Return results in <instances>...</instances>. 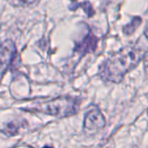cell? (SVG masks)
I'll use <instances>...</instances> for the list:
<instances>
[{
    "label": "cell",
    "instance_id": "9c48e42d",
    "mask_svg": "<svg viewBox=\"0 0 148 148\" xmlns=\"http://www.w3.org/2000/svg\"><path fill=\"white\" fill-rule=\"evenodd\" d=\"M17 4L23 5V6H28V5H31L34 4L35 3H36L38 0H14Z\"/></svg>",
    "mask_w": 148,
    "mask_h": 148
},
{
    "label": "cell",
    "instance_id": "52a82bcc",
    "mask_svg": "<svg viewBox=\"0 0 148 148\" xmlns=\"http://www.w3.org/2000/svg\"><path fill=\"white\" fill-rule=\"evenodd\" d=\"M78 8H82L83 10L85 11V13L87 14V16L88 17L93 16L95 15V10L91 4V3L89 1H84L82 3H80L78 4H75V5H71L70 6V10H76Z\"/></svg>",
    "mask_w": 148,
    "mask_h": 148
},
{
    "label": "cell",
    "instance_id": "ba28073f",
    "mask_svg": "<svg viewBox=\"0 0 148 148\" xmlns=\"http://www.w3.org/2000/svg\"><path fill=\"white\" fill-rule=\"evenodd\" d=\"M17 131H18L17 125L15 122H10L4 127L3 133H4L5 134H7L9 136H12V135H15L17 133Z\"/></svg>",
    "mask_w": 148,
    "mask_h": 148
},
{
    "label": "cell",
    "instance_id": "5bb4252c",
    "mask_svg": "<svg viewBox=\"0 0 148 148\" xmlns=\"http://www.w3.org/2000/svg\"><path fill=\"white\" fill-rule=\"evenodd\" d=\"M147 115H148V109L147 110Z\"/></svg>",
    "mask_w": 148,
    "mask_h": 148
},
{
    "label": "cell",
    "instance_id": "277c9868",
    "mask_svg": "<svg viewBox=\"0 0 148 148\" xmlns=\"http://www.w3.org/2000/svg\"><path fill=\"white\" fill-rule=\"evenodd\" d=\"M16 55V48L11 40H6L0 45V82Z\"/></svg>",
    "mask_w": 148,
    "mask_h": 148
},
{
    "label": "cell",
    "instance_id": "5b68a950",
    "mask_svg": "<svg viewBox=\"0 0 148 148\" xmlns=\"http://www.w3.org/2000/svg\"><path fill=\"white\" fill-rule=\"evenodd\" d=\"M98 44V38L93 34L91 30L85 36V37L81 41L75 43L74 51L78 53L81 56H84L88 53L94 52Z\"/></svg>",
    "mask_w": 148,
    "mask_h": 148
},
{
    "label": "cell",
    "instance_id": "7a4b0ae2",
    "mask_svg": "<svg viewBox=\"0 0 148 148\" xmlns=\"http://www.w3.org/2000/svg\"><path fill=\"white\" fill-rule=\"evenodd\" d=\"M81 99L73 96H60L51 101L39 103L25 110L39 112L56 118H66L78 114L81 106Z\"/></svg>",
    "mask_w": 148,
    "mask_h": 148
},
{
    "label": "cell",
    "instance_id": "30bf717a",
    "mask_svg": "<svg viewBox=\"0 0 148 148\" xmlns=\"http://www.w3.org/2000/svg\"><path fill=\"white\" fill-rule=\"evenodd\" d=\"M143 62H144V69H145V72L148 75V49L145 54V56L143 58Z\"/></svg>",
    "mask_w": 148,
    "mask_h": 148
},
{
    "label": "cell",
    "instance_id": "3957f363",
    "mask_svg": "<svg viewBox=\"0 0 148 148\" xmlns=\"http://www.w3.org/2000/svg\"><path fill=\"white\" fill-rule=\"evenodd\" d=\"M107 125L106 118L100 108L95 104L88 106L83 119V132L92 136L102 130Z\"/></svg>",
    "mask_w": 148,
    "mask_h": 148
},
{
    "label": "cell",
    "instance_id": "8992f818",
    "mask_svg": "<svg viewBox=\"0 0 148 148\" xmlns=\"http://www.w3.org/2000/svg\"><path fill=\"white\" fill-rule=\"evenodd\" d=\"M141 23H142V18L140 16H134L130 23H128L123 27L122 29L123 33L126 36L133 35L135 32V30L140 26Z\"/></svg>",
    "mask_w": 148,
    "mask_h": 148
},
{
    "label": "cell",
    "instance_id": "8fae6325",
    "mask_svg": "<svg viewBox=\"0 0 148 148\" xmlns=\"http://www.w3.org/2000/svg\"><path fill=\"white\" fill-rule=\"evenodd\" d=\"M144 35L148 38V23L147 26H146V28H145V29H144Z\"/></svg>",
    "mask_w": 148,
    "mask_h": 148
},
{
    "label": "cell",
    "instance_id": "4fadbf2b",
    "mask_svg": "<svg viewBox=\"0 0 148 148\" xmlns=\"http://www.w3.org/2000/svg\"><path fill=\"white\" fill-rule=\"evenodd\" d=\"M72 2H75V1H77V0H71Z\"/></svg>",
    "mask_w": 148,
    "mask_h": 148
},
{
    "label": "cell",
    "instance_id": "6da1fadb",
    "mask_svg": "<svg viewBox=\"0 0 148 148\" xmlns=\"http://www.w3.org/2000/svg\"><path fill=\"white\" fill-rule=\"evenodd\" d=\"M148 48L139 39L113 54L100 67L99 75L106 82L120 83L143 60Z\"/></svg>",
    "mask_w": 148,
    "mask_h": 148
},
{
    "label": "cell",
    "instance_id": "7c38bea8",
    "mask_svg": "<svg viewBox=\"0 0 148 148\" xmlns=\"http://www.w3.org/2000/svg\"><path fill=\"white\" fill-rule=\"evenodd\" d=\"M42 148H53L52 147H49V146H45V147H43Z\"/></svg>",
    "mask_w": 148,
    "mask_h": 148
}]
</instances>
